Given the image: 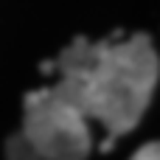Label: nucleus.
I'll list each match as a JSON object with an SVG mask.
<instances>
[{"label":"nucleus","mask_w":160,"mask_h":160,"mask_svg":"<svg viewBox=\"0 0 160 160\" xmlns=\"http://www.w3.org/2000/svg\"><path fill=\"white\" fill-rule=\"evenodd\" d=\"M34 158H84L90 152L87 118L51 87L34 90L22 104V129Z\"/></svg>","instance_id":"obj_2"},{"label":"nucleus","mask_w":160,"mask_h":160,"mask_svg":"<svg viewBox=\"0 0 160 160\" xmlns=\"http://www.w3.org/2000/svg\"><path fill=\"white\" fill-rule=\"evenodd\" d=\"M135 160H160V141L141 146V149L135 152Z\"/></svg>","instance_id":"obj_3"},{"label":"nucleus","mask_w":160,"mask_h":160,"mask_svg":"<svg viewBox=\"0 0 160 160\" xmlns=\"http://www.w3.org/2000/svg\"><path fill=\"white\" fill-rule=\"evenodd\" d=\"M62 79L51 87L84 118L107 127L104 152L143 118L160 79V56L149 34L129 39H73L56 59Z\"/></svg>","instance_id":"obj_1"}]
</instances>
